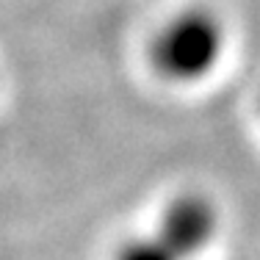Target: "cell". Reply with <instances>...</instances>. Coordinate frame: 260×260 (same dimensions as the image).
Instances as JSON below:
<instances>
[{
  "label": "cell",
  "instance_id": "obj_1",
  "mask_svg": "<svg viewBox=\"0 0 260 260\" xmlns=\"http://www.w3.org/2000/svg\"><path fill=\"white\" fill-rule=\"evenodd\" d=\"M224 28L210 9H183L158 28L150 45V61L158 75L191 83L205 78L221 58Z\"/></svg>",
  "mask_w": 260,
  "mask_h": 260
}]
</instances>
